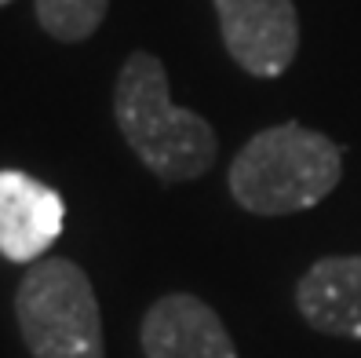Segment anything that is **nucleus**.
<instances>
[{
  "label": "nucleus",
  "mask_w": 361,
  "mask_h": 358,
  "mask_svg": "<svg viewBox=\"0 0 361 358\" xmlns=\"http://www.w3.org/2000/svg\"><path fill=\"white\" fill-rule=\"evenodd\" d=\"M114 117L132 154L161 183L204 176L219 154L216 129L194 110L168 99L164 62L150 52H132L114 84Z\"/></svg>",
  "instance_id": "nucleus-1"
},
{
  "label": "nucleus",
  "mask_w": 361,
  "mask_h": 358,
  "mask_svg": "<svg viewBox=\"0 0 361 358\" xmlns=\"http://www.w3.org/2000/svg\"><path fill=\"white\" fill-rule=\"evenodd\" d=\"M343 179V154L300 121H285L252 136L233 157L226 186L252 216H292L325 201Z\"/></svg>",
  "instance_id": "nucleus-2"
},
{
  "label": "nucleus",
  "mask_w": 361,
  "mask_h": 358,
  "mask_svg": "<svg viewBox=\"0 0 361 358\" xmlns=\"http://www.w3.org/2000/svg\"><path fill=\"white\" fill-rule=\"evenodd\" d=\"M15 318L33 358H106L95 289L73 260L30 263L15 292Z\"/></svg>",
  "instance_id": "nucleus-3"
},
{
  "label": "nucleus",
  "mask_w": 361,
  "mask_h": 358,
  "mask_svg": "<svg viewBox=\"0 0 361 358\" xmlns=\"http://www.w3.org/2000/svg\"><path fill=\"white\" fill-rule=\"evenodd\" d=\"M223 48L259 80L281 77L300 52V18L292 0H212Z\"/></svg>",
  "instance_id": "nucleus-4"
},
{
  "label": "nucleus",
  "mask_w": 361,
  "mask_h": 358,
  "mask_svg": "<svg viewBox=\"0 0 361 358\" xmlns=\"http://www.w3.org/2000/svg\"><path fill=\"white\" fill-rule=\"evenodd\" d=\"M142 358H241L230 329L194 292H168L139 326Z\"/></svg>",
  "instance_id": "nucleus-5"
},
{
  "label": "nucleus",
  "mask_w": 361,
  "mask_h": 358,
  "mask_svg": "<svg viewBox=\"0 0 361 358\" xmlns=\"http://www.w3.org/2000/svg\"><path fill=\"white\" fill-rule=\"evenodd\" d=\"M62 220H66V205L59 191L15 168L0 172V256L4 260L37 263V256H44L59 241Z\"/></svg>",
  "instance_id": "nucleus-6"
},
{
  "label": "nucleus",
  "mask_w": 361,
  "mask_h": 358,
  "mask_svg": "<svg viewBox=\"0 0 361 358\" xmlns=\"http://www.w3.org/2000/svg\"><path fill=\"white\" fill-rule=\"evenodd\" d=\"M295 311L325 336L361 340V252L310 263L295 282Z\"/></svg>",
  "instance_id": "nucleus-7"
},
{
  "label": "nucleus",
  "mask_w": 361,
  "mask_h": 358,
  "mask_svg": "<svg viewBox=\"0 0 361 358\" xmlns=\"http://www.w3.org/2000/svg\"><path fill=\"white\" fill-rule=\"evenodd\" d=\"M110 0H37V23L62 44L88 40L106 18Z\"/></svg>",
  "instance_id": "nucleus-8"
},
{
  "label": "nucleus",
  "mask_w": 361,
  "mask_h": 358,
  "mask_svg": "<svg viewBox=\"0 0 361 358\" xmlns=\"http://www.w3.org/2000/svg\"><path fill=\"white\" fill-rule=\"evenodd\" d=\"M4 4H11V0H0V8H4Z\"/></svg>",
  "instance_id": "nucleus-9"
}]
</instances>
